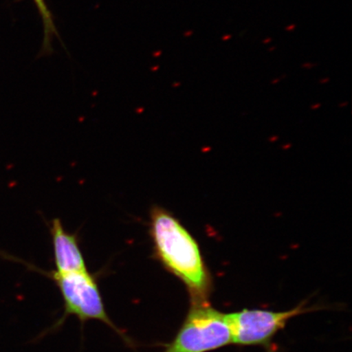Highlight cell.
Segmentation results:
<instances>
[{"label": "cell", "mask_w": 352, "mask_h": 352, "mask_svg": "<svg viewBox=\"0 0 352 352\" xmlns=\"http://www.w3.org/2000/svg\"><path fill=\"white\" fill-rule=\"evenodd\" d=\"M50 231L54 248L56 272L67 274L87 271L77 236L65 230L60 219L52 220Z\"/></svg>", "instance_id": "5b68a950"}, {"label": "cell", "mask_w": 352, "mask_h": 352, "mask_svg": "<svg viewBox=\"0 0 352 352\" xmlns=\"http://www.w3.org/2000/svg\"><path fill=\"white\" fill-rule=\"evenodd\" d=\"M232 343L226 315L197 302L165 352H206Z\"/></svg>", "instance_id": "7a4b0ae2"}, {"label": "cell", "mask_w": 352, "mask_h": 352, "mask_svg": "<svg viewBox=\"0 0 352 352\" xmlns=\"http://www.w3.org/2000/svg\"><path fill=\"white\" fill-rule=\"evenodd\" d=\"M305 311L302 307L274 312L263 310H243L226 314L232 342L241 345L261 344L270 340L290 319Z\"/></svg>", "instance_id": "3957f363"}, {"label": "cell", "mask_w": 352, "mask_h": 352, "mask_svg": "<svg viewBox=\"0 0 352 352\" xmlns=\"http://www.w3.org/2000/svg\"><path fill=\"white\" fill-rule=\"evenodd\" d=\"M54 279L64 298L66 311L81 320H100L111 324L98 285L87 271L58 274Z\"/></svg>", "instance_id": "277c9868"}, {"label": "cell", "mask_w": 352, "mask_h": 352, "mask_svg": "<svg viewBox=\"0 0 352 352\" xmlns=\"http://www.w3.org/2000/svg\"><path fill=\"white\" fill-rule=\"evenodd\" d=\"M148 228L157 258L187 285L193 296L204 298L208 276L195 237L173 214L157 205L151 210Z\"/></svg>", "instance_id": "6da1fadb"}, {"label": "cell", "mask_w": 352, "mask_h": 352, "mask_svg": "<svg viewBox=\"0 0 352 352\" xmlns=\"http://www.w3.org/2000/svg\"><path fill=\"white\" fill-rule=\"evenodd\" d=\"M35 6H36L39 14L41 16L44 26V34H45V44L47 47L50 44L51 38L56 32L54 20H52V14L48 10L47 4L44 0H34Z\"/></svg>", "instance_id": "8992f818"}]
</instances>
